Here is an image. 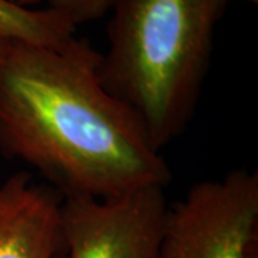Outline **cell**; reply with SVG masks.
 I'll return each mask as SVG.
<instances>
[{"mask_svg": "<svg viewBox=\"0 0 258 258\" xmlns=\"http://www.w3.org/2000/svg\"><path fill=\"white\" fill-rule=\"evenodd\" d=\"M230 0H116L99 78L129 106L158 151L194 118L214 33Z\"/></svg>", "mask_w": 258, "mask_h": 258, "instance_id": "cell-2", "label": "cell"}, {"mask_svg": "<svg viewBox=\"0 0 258 258\" xmlns=\"http://www.w3.org/2000/svg\"><path fill=\"white\" fill-rule=\"evenodd\" d=\"M10 42H12V39H9L8 36H5L3 33H0V59L3 57L5 53H6V50H8V47H9Z\"/></svg>", "mask_w": 258, "mask_h": 258, "instance_id": "cell-8", "label": "cell"}, {"mask_svg": "<svg viewBox=\"0 0 258 258\" xmlns=\"http://www.w3.org/2000/svg\"><path fill=\"white\" fill-rule=\"evenodd\" d=\"M231 3H232V2H249V3H254V5H255V3H257V0H230Z\"/></svg>", "mask_w": 258, "mask_h": 258, "instance_id": "cell-9", "label": "cell"}, {"mask_svg": "<svg viewBox=\"0 0 258 258\" xmlns=\"http://www.w3.org/2000/svg\"><path fill=\"white\" fill-rule=\"evenodd\" d=\"M258 174L234 169L168 205L158 258H257Z\"/></svg>", "mask_w": 258, "mask_h": 258, "instance_id": "cell-3", "label": "cell"}, {"mask_svg": "<svg viewBox=\"0 0 258 258\" xmlns=\"http://www.w3.org/2000/svg\"><path fill=\"white\" fill-rule=\"evenodd\" d=\"M23 8H47L62 13L75 26L103 18L116 0H10Z\"/></svg>", "mask_w": 258, "mask_h": 258, "instance_id": "cell-7", "label": "cell"}, {"mask_svg": "<svg viewBox=\"0 0 258 258\" xmlns=\"http://www.w3.org/2000/svg\"><path fill=\"white\" fill-rule=\"evenodd\" d=\"M63 197L29 172L0 182V258H56Z\"/></svg>", "mask_w": 258, "mask_h": 258, "instance_id": "cell-5", "label": "cell"}, {"mask_svg": "<svg viewBox=\"0 0 258 258\" xmlns=\"http://www.w3.org/2000/svg\"><path fill=\"white\" fill-rule=\"evenodd\" d=\"M101 53L12 40L0 59V154L33 168L62 197L118 198L166 188L172 172L129 106L99 78Z\"/></svg>", "mask_w": 258, "mask_h": 258, "instance_id": "cell-1", "label": "cell"}, {"mask_svg": "<svg viewBox=\"0 0 258 258\" xmlns=\"http://www.w3.org/2000/svg\"><path fill=\"white\" fill-rule=\"evenodd\" d=\"M76 26L62 13L47 8H23L0 0V33L16 42L60 46L76 35Z\"/></svg>", "mask_w": 258, "mask_h": 258, "instance_id": "cell-6", "label": "cell"}, {"mask_svg": "<svg viewBox=\"0 0 258 258\" xmlns=\"http://www.w3.org/2000/svg\"><path fill=\"white\" fill-rule=\"evenodd\" d=\"M164 189L108 200L63 197L56 258H158L168 211Z\"/></svg>", "mask_w": 258, "mask_h": 258, "instance_id": "cell-4", "label": "cell"}]
</instances>
